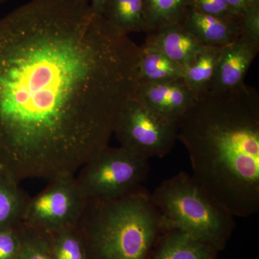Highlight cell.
I'll use <instances>...</instances> for the list:
<instances>
[{"label":"cell","mask_w":259,"mask_h":259,"mask_svg":"<svg viewBox=\"0 0 259 259\" xmlns=\"http://www.w3.org/2000/svg\"><path fill=\"white\" fill-rule=\"evenodd\" d=\"M139 55L90 0H31L0 19V176L75 175L109 146Z\"/></svg>","instance_id":"1"},{"label":"cell","mask_w":259,"mask_h":259,"mask_svg":"<svg viewBox=\"0 0 259 259\" xmlns=\"http://www.w3.org/2000/svg\"><path fill=\"white\" fill-rule=\"evenodd\" d=\"M194 180L235 218L259 210V95L243 83L197 95L178 122Z\"/></svg>","instance_id":"2"},{"label":"cell","mask_w":259,"mask_h":259,"mask_svg":"<svg viewBox=\"0 0 259 259\" xmlns=\"http://www.w3.org/2000/svg\"><path fill=\"white\" fill-rule=\"evenodd\" d=\"M76 228L87 259H146L165 229L143 187L117 198L89 199Z\"/></svg>","instance_id":"3"},{"label":"cell","mask_w":259,"mask_h":259,"mask_svg":"<svg viewBox=\"0 0 259 259\" xmlns=\"http://www.w3.org/2000/svg\"><path fill=\"white\" fill-rule=\"evenodd\" d=\"M165 229L175 228L218 251L226 248L235 229V217L214 200L185 171L163 181L151 194Z\"/></svg>","instance_id":"4"},{"label":"cell","mask_w":259,"mask_h":259,"mask_svg":"<svg viewBox=\"0 0 259 259\" xmlns=\"http://www.w3.org/2000/svg\"><path fill=\"white\" fill-rule=\"evenodd\" d=\"M149 170V160L120 146H107L83 165L75 178L88 200L114 199L141 188Z\"/></svg>","instance_id":"5"},{"label":"cell","mask_w":259,"mask_h":259,"mask_svg":"<svg viewBox=\"0 0 259 259\" xmlns=\"http://www.w3.org/2000/svg\"><path fill=\"white\" fill-rule=\"evenodd\" d=\"M113 134L120 147L140 157L163 158L178 140V124L153 111L132 93L117 112Z\"/></svg>","instance_id":"6"},{"label":"cell","mask_w":259,"mask_h":259,"mask_svg":"<svg viewBox=\"0 0 259 259\" xmlns=\"http://www.w3.org/2000/svg\"><path fill=\"white\" fill-rule=\"evenodd\" d=\"M87 201L75 175L57 177L40 193L29 197L22 224L44 233L75 227Z\"/></svg>","instance_id":"7"},{"label":"cell","mask_w":259,"mask_h":259,"mask_svg":"<svg viewBox=\"0 0 259 259\" xmlns=\"http://www.w3.org/2000/svg\"><path fill=\"white\" fill-rule=\"evenodd\" d=\"M133 93L153 111L177 124L198 95L183 79L166 82L135 83Z\"/></svg>","instance_id":"8"},{"label":"cell","mask_w":259,"mask_h":259,"mask_svg":"<svg viewBox=\"0 0 259 259\" xmlns=\"http://www.w3.org/2000/svg\"><path fill=\"white\" fill-rule=\"evenodd\" d=\"M258 51L259 44L242 35L223 47L209 91L231 90L244 83L247 71Z\"/></svg>","instance_id":"9"},{"label":"cell","mask_w":259,"mask_h":259,"mask_svg":"<svg viewBox=\"0 0 259 259\" xmlns=\"http://www.w3.org/2000/svg\"><path fill=\"white\" fill-rule=\"evenodd\" d=\"M180 24L199 42L208 47H223L241 36V18L225 20L200 13L192 7Z\"/></svg>","instance_id":"10"},{"label":"cell","mask_w":259,"mask_h":259,"mask_svg":"<svg viewBox=\"0 0 259 259\" xmlns=\"http://www.w3.org/2000/svg\"><path fill=\"white\" fill-rule=\"evenodd\" d=\"M212 245L175 228L163 230L146 259H217Z\"/></svg>","instance_id":"11"},{"label":"cell","mask_w":259,"mask_h":259,"mask_svg":"<svg viewBox=\"0 0 259 259\" xmlns=\"http://www.w3.org/2000/svg\"><path fill=\"white\" fill-rule=\"evenodd\" d=\"M156 48L168 59L185 68L204 47L180 23L147 34L145 44Z\"/></svg>","instance_id":"12"},{"label":"cell","mask_w":259,"mask_h":259,"mask_svg":"<svg viewBox=\"0 0 259 259\" xmlns=\"http://www.w3.org/2000/svg\"><path fill=\"white\" fill-rule=\"evenodd\" d=\"M184 68L168 59L156 48L139 47L136 68V83H160L183 79Z\"/></svg>","instance_id":"13"},{"label":"cell","mask_w":259,"mask_h":259,"mask_svg":"<svg viewBox=\"0 0 259 259\" xmlns=\"http://www.w3.org/2000/svg\"><path fill=\"white\" fill-rule=\"evenodd\" d=\"M102 15L122 35L145 32L144 0H107Z\"/></svg>","instance_id":"14"},{"label":"cell","mask_w":259,"mask_h":259,"mask_svg":"<svg viewBox=\"0 0 259 259\" xmlns=\"http://www.w3.org/2000/svg\"><path fill=\"white\" fill-rule=\"evenodd\" d=\"M222 50L223 47L204 46L184 68V81L197 95L208 90Z\"/></svg>","instance_id":"15"},{"label":"cell","mask_w":259,"mask_h":259,"mask_svg":"<svg viewBox=\"0 0 259 259\" xmlns=\"http://www.w3.org/2000/svg\"><path fill=\"white\" fill-rule=\"evenodd\" d=\"M192 3V0H144L145 32L181 23Z\"/></svg>","instance_id":"16"},{"label":"cell","mask_w":259,"mask_h":259,"mask_svg":"<svg viewBox=\"0 0 259 259\" xmlns=\"http://www.w3.org/2000/svg\"><path fill=\"white\" fill-rule=\"evenodd\" d=\"M29 197L19 184L0 177V229L21 224Z\"/></svg>","instance_id":"17"},{"label":"cell","mask_w":259,"mask_h":259,"mask_svg":"<svg viewBox=\"0 0 259 259\" xmlns=\"http://www.w3.org/2000/svg\"><path fill=\"white\" fill-rule=\"evenodd\" d=\"M46 234L53 259H87L84 246L76 226Z\"/></svg>","instance_id":"18"},{"label":"cell","mask_w":259,"mask_h":259,"mask_svg":"<svg viewBox=\"0 0 259 259\" xmlns=\"http://www.w3.org/2000/svg\"><path fill=\"white\" fill-rule=\"evenodd\" d=\"M23 226V244L19 259H53L47 234Z\"/></svg>","instance_id":"19"},{"label":"cell","mask_w":259,"mask_h":259,"mask_svg":"<svg viewBox=\"0 0 259 259\" xmlns=\"http://www.w3.org/2000/svg\"><path fill=\"white\" fill-rule=\"evenodd\" d=\"M23 244V226L0 229V259H19Z\"/></svg>","instance_id":"20"},{"label":"cell","mask_w":259,"mask_h":259,"mask_svg":"<svg viewBox=\"0 0 259 259\" xmlns=\"http://www.w3.org/2000/svg\"><path fill=\"white\" fill-rule=\"evenodd\" d=\"M192 7L200 13L228 20H238L241 15L232 10L226 0H192Z\"/></svg>","instance_id":"21"},{"label":"cell","mask_w":259,"mask_h":259,"mask_svg":"<svg viewBox=\"0 0 259 259\" xmlns=\"http://www.w3.org/2000/svg\"><path fill=\"white\" fill-rule=\"evenodd\" d=\"M242 36L259 44V3L251 5L241 15Z\"/></svg>","instance_id":"22"},{"label":"cell","mask_w":259,"mask_h":259,"mask_svg":"<svg viewBox=\"0 0 259 259\" xmlns=\"http://www.w3.org/2000/svg\"><path fill=\"white\" fill-rule=\"evenodd\" d=\"M232 10L236 14L241 15L251 5L259 3V0H226Z\"/></svg>","instance_id":"23"},{"label":"cell","mask_w":259,"mask_h":259,"mask_svg":"<svg viewBox=\"0 0 259 259\" xmlns=\"http://www.w3.org/2000/svg\"><path fill=\"white\" fill-rule=\"evenodd\" d=\"M107 0H90V6L94 13L102 15Z\"/></svg>","instance_id":"24"},{"label":"cell","mask_w":259,"mask_h":259,"mask_svg":"<svg viewBox=\"0 0 259 259\" xmlns=\"http://www.w3.org/2000/svg\"><path fill=\"white\" fill-rule=\"evenodd\" d=\"M8 1V0H0V5L5 3V2Z\"/></svg>","instance_id":"25"},{"label":"cell","mask_w":259,"mask_h":259,"mask_svg":"<svg viewBox=\"0 0 259 259\" xmlns=\"http://www.w3.org/2000/svg\"><path fill=\"white\" fill-rule=\"evenodd\" d=\"M0 177H1V176H0Z\"/></svg>","instance_id":"26"}]
</instances>
